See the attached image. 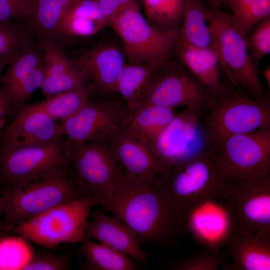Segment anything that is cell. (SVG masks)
Listing matches in <instances>:
<instances>
[{
  "mask_svg": "<svg viewBox=\"0 0 270 270\" xmlns=\"http://www.w3.org/2000/svg\"><path fill=\"white\" fill-rule=\"evenodd\" d=\"M98 206L133 230L140 242L170 246L184 231L182 214L171 199L154 184L135 176L125 174Z\"/></svg>",
  "mask_w": 270,
  "mask_h": 270,
  "instance_id": "6da1fadb",
  "label": "cell"
},
{
  "mask_svg": "<svg viewBox=\"0 0 270 270\" xmlns=\"http://www.w3.org/2000/svg\"><path fill=\"white\" fill-rule=\"evenodd\" d=\"M107 26L120 36L130 64H143L156 70L174 56L179 28L167 29L150 22L140 5L127 7L108 20Z\"/></svg>",
  "mask_w": 270,
  "mask_h": 270,
  "instance_id": "7a4b0ae2",
  "label": "cell"
},
{
  "mask_svg": "<svg viewBox=\"0 0 270 270\" xmlns=\"http://www.w3.org/2000/svg\"><path fill=\"white\" fill-rule=\"evenodd\" d=\"M212 11L208 22L211 47L228 82L255 99L270 102V92L262 84L259 69L250 58L246 36L236 26L230 14L220 9Z\"/></svg>",
  "mask_w": 270,
  "mask_h": 270,
  "instance_id": "3957f363",
  "label": "cell"
},
{
  "mask_svg": "<svg viewBox=\"0 0 270 270\" xmlns=\"http://www.w3.org/2000/svg\"><path fill=\"white\" fill-rule=\"evenodd\" d=\"M201 126L207 148L230 136L270 128V102L255 99L230 84L202 114Z\"/></svg>",
  "mask_w": 270,
  "mask_h": 270,
  "instance_id": "277c9868",
  "label": "cell"
},
{
  "mask_svg": "<svg viewBox=\"0 0 270 270\" xmlns=\"http://www.w3.org/2000/svg\"><path fill=\"white\" fill-rule=\"evenodd\" d=\"M153 184L182 212L198 199L210 194L228 192L235 183L220 171L208 150L174 166Z\"/></svg>",
  "mask_w": 270,
  "mask_h": 270,
  "instance_id": "5b68a950",
  "label": "cell"
},
{
  "mask_svg": "<svg viewBox=\"0 0 270 270\" xmlns=\"http://www.w3.org/2000/svg\"><path fill=\"white\" fill-rule=\"evenodd\" d=\"M0 192L6 204L4 232L64 202L81 198L73 174L5 186Z\"/></svg>",
  "mask_w": 270,
  "mask_h": 270,
  "instance_id": "8992f818",
  "label": "cell"
},
{
  "mask_svg": "<svg viewBox=\"0 0 270 270\" xmlns=\"http://www.w3.org/2000/svg\"><path fill=\"white\" fill-rule=\"evenodd\" d=\"M98 202L79 198L58 205L14 227L11 231L46 248L82 242L92 208Z\"/></svg>",
  "mask_w": 270,
  "mask_h": 270,
  "instance_id": "52a82bcc",
  "label": "cell"
},
{
  "mask_svg": "<svg viewBox=\"0 0 270 270\" xmlns=\"http://www.w3.org/2000/svg\"><path fill=\"white\" fill-rule=\"evenodd\" d=\"M72 174L64 140L16 148L0 147V188Z\"/></svg>",
  "mask_w": 270,
  "mask_h": 270,
  "instance_id": "ba28073f",
  "label": "cell"
},
{
  "mask_svg": "<svg viewBox=\"0 0 270 270\" xmlns=\"http://www.w3.org/2000/svg\"><path fill=\"white\" fill-rule=\"evenodd\" d=\"M208 150L222 173L235 184L270 175V128L228 136Z\"/></svg>",
  "mask_w": 270,
  "mask_h": 270,
  "instance_id": "9c48e42d",
  "label": "cell"
},
{
  "mask_svg": "<svg viewBox=\"0 0 270 270\" xmlns=\"http://www.w3.org/2000/svg\"><path fill=\"white\" fill-rule=\"evenodd\" d=\"M64 142L81 198L95 200L98 205L100 198L112 192L126 174L105 140Z\"/></svg>",
  "mask_w": 270,
  "mask_h": 270,
  "instance_id": "30bf717a",
  "label": "cell"
},
{
  "mask_svg": "<svg viewBox=\"0 0 270 270\" xmlns=\"http://www.w3.org/2000/svg\"><path fill=\"white\" fill-rule=\"evenodd\" d=\"M214 101L210 90L185 66L179 62L176 64L169 62L156 71L142 104H154L174 108L188 107L203 113Z\"/></svg>",
  "mask_w": 270,
  "mask_h": 270,
  "instance_id": "8fae6325",
  "label": "cell"
},
{
  "mask_svg": "<svg viewBox=\"0 0 270 270\" xmlns=\"http://www.w3.org/2000/svg\"><path fill=\"white\" fill-rule=\"evenodd\" d=\"M232 190L200 198L182 213L184 230L206 250L220 252L234 232L229 202Z\"/></svg>",
  "mask_w": 270,
  "mask_h": 270,
  "instance_id": "7c38bea8",
  "label": "cell"
},
{
  "mask_svg": "<svg viewBox=\"0 0 270 270\" xmlns=\"http://www.w3.org/2000/svg\"><path fill=\"white\" fill-rule=\"evenodd\" d=\"M202 114L198 110L184 108L176 112L154 140L150 148L163 172L160 176L176 164L207 150L201 126Z\"/></svg>",
  "mask_w": 270,
  "mask_h": 270,
  "instance_id": "4fadbf2b",
  "label": "cell"
},
{
  "mask_svg": "<svg viewBox=\"0 0 270 270\" xmlns=\"http://www.w3.org/2000/svg\"><path fill=\"white\" fill-rule=\"evenodd\" d=\"M130 110L122 100L94 102L90 100L78 111L60 122L64 140L79 144L104 140L122 127Z\"/></svg>",
  "mask_w": 270,
  "mask_h": 270,
  "instance_id": "5bb4252c",
  "label": "cell"
},
{
  "mask_svg": "<svg viewBox=\"0 0 270 270\" xmlns=\"http://www.w3.org/2000/svg\"><path fill=\"white\" fill-rule=\"evenodd\" d=\"M229 202L234 232L270 234V175L236 183Z\"/></svg>",
  "mask_w": 270,
  "mask_h": 270,
  "instance_id": "9a60e30c",
  "label": "cell"
},
{
  "mask_svg": "<svg viewBox=\"0 0 270 270\" xmlns=\"http://www.w3.org/2000/svg\"><path fill=\"white\" fill-rule=\"evenodd\" d=\"M60 124L33 104H24L0 138V147L16 148L62 140Z\"/></svg>",
  "mask_w": 270,
  "mask_h": 270,
  "instance_id": "2e32d148",
  "label": "cell"
},
{
  "mask_svg": "<svg viewBox=\"0 0 270 270\" xmlns=\"http://www.w3.org/2000/svg\"><path fill=\"white\" fill-rule=\"evenodd\" d=\"M104 140L126 174L151 184L162 174L150 146L140 137L121 127L110 133Z\"/></svg>",
  "mask_w": 270,
  "mask_h": 270,
  "instance_id": "e0dca14e",
  "label": "cell"
},
{
  "mask_svg": "<svg viewBox=\"0 0 270 270\" xmlns=\"http://www.w3.org/2000/svg\"><path fill=\"white\" fill-rule=\"evenodd\" d=\"M92 220L88 221L85 239L96 240L106 244L144 264L148 257L140 246L136 234L116 216H108L94 211Z\"/></svg>",
  "mask_w": 270,
  "mask_h": 270,
  "instance_id": "ac0fdd59",
  "label": "cell"
},
{
  "mask_svg": "<svg viewBox=\"0 0 270 270\" xmlns=\"http://www.w3.org/2000/svg\"><path fill=\"white\" fill-rule=\"evenodd\" d=\"M174 55L206 86L215 100L226 91L230 84L222 80L218 56L211 46H194L179 36Z\"/></svg>",
  "mask_w": 270,
  "mask_h": 270,
  "instance_id": "d6986e66",
  "label": "cell"
},
{
  "mask_svg": "<svg viewBox=\"0 0 270 270\" xmlns=\"http://www.w3.org/2000/svg\"><path fill=\"white\" fill-rule=\"evenodd\" d=\"M74 62L100 90L116 92L118 78L126 64L124 54L116 47L94 46L84 51Z\"/></svg>",
  "mask_w": 270,
  "mask_h": 270,
  "instance_id": "ffe728a7",
  "label": "cell"
},
{
  "mask_svg": "<svg viewBox=\"0 0 270 270\" xmlns=\"http://www.w3.org/2000/svg\"><path fill=\"white\" fill-rule=\"evenodd\" d=\"M226 246L232 258L229 270H270V234L234 232Z\"/></svg>",
  "mask_w": 270,
  "mask_h": 270,
  "instance_id": "44dd1931",
  "label": "cell"
},
{
  "mask_svg": "<svg viewBox=\"0 0 270 270\" xmlns=\"http://www.w3.org/2000/svg\"><path fill=\"white\" fill-rule=\"evenodd\" d=\"M106 26L98 0H76L63 17L58 36H91Z\"/></svg>",
  "mask_w": 270,
  "mask_h": 270,
  "instance_id": "7402d4cb",
  "label": "cell"
},
{
  "mask_svg": "<svg viewBox=\"0 0 270 270\" xmlns=\"http://www.w3.org/2000/svg\"><path fill=\"white\" fill-rule=\"evenodd\" d=\"M176 114L174 108L144 104L130 112L122 128L144 140L150 147Z\"/></svg>",
  "mask_w": 270,
  "mask_h": 270,
  "instance_id": "603a6c76",
  "label": "cell"
},
{
  "mask_svg": "<svg viewBox=\"0 0 270 270\" xmlns=\"http://www.w3.org/2000/svg\"><path fill=\"white\" fill-rule=\"evenodd\" d=\"M212 16L213 12L204 5L202 0H184L180 38L194 46H211L212 40L208 22Z\"/></svg>",
  "mask_w": 270,
  "mask_h": 270,
  "instance_id": "cb8c5ba5",
  "label": "cell"
},
{
  "mask_svg": "<svg viewBox=\"0 0 270 270\" xmlns=\"http://www.w3.org/2000/svg\"><path fill=\"white\" fill-rule=\"evenodd\" d=\"M156 71L146 65L124 64L117 80L116 92L130 111L144 104Z\"/></svg>",
  "mask_w": 270,
  "mask_h": 270,
  "instance_id": "d4e9b609",
  "label": "cell"
},
{
  "mask_svg": "<svg viewBox=\"0 0 270 270\" xmlns=\"http://www.w3.org/2000/svg\"><path fill=\"white\" fill-rule=\"evenodd\" d=\"M75 0H34L32 13L27 20L30 31L39 39L58 36L63 17Z\"/></svg>",
  "mask_w": 270,
  "mask_h": 270,
  "instance_id": "484cf974",
  "label": "cell"
},
{
  "mask_svg": "<svg viewBox=\"0 0 270 270\" xmlns=\"http://www.w3.org/2000/svg\"><path fill=\"white\" fill-rule=\"evenodd\" d=\"M80 248L84 258L83 270H135L138 269L130 257L106 244L85 239Z\"/></svg>",
  "mask_w": 270,
  "mask_h": 270,
  "instance_id": "4316f807",
  "label": "cell"
},
{
  "mask_svg": "<svg viewBox=\"0 0 270 270\" xmlns=\"http://www.w3.org/2000/svg\"><path fill=\"white\" fill-rule=\"evenodd\" d=\"M90 100L87 87H84L46 96L33 104L60 122L75 114Z\"/></svg>",
  "mask_w": 270,
  "mask_h": 270,
  "instance_id": "83f0119b",
  "label": "cell"
},
{
  "mask_svg": "<svg viewBox=\"0 0 270 270\" xmlns=\"http://www.w3.org/2000/svg\"><path fill=\"white\" fill-rule=\"evenodd\" d=\"M10 65L0 79L7 89L26 76L42 64L41 45L30 40L26 43L18 54L10 62Z\"/></svg>",
  "mask_w": 270,
  "mask_h": 270,
  "instance_id": "f1b7e54d",
  "label": "cell"
},
{
  "mask_svg": "<svg viewBox=\"0 0 270 270\" xmlns=\"http://www.w3.org/2000/svg\"><path fill=\"white\" fill-rule=\"evenodd\" d=\"M146 18L152 24L164 28L180 26L184 0H142Z\"/></svg>",
  "mask_w": 270,
  "mask_h": 270,
  "instance_id": "f546056e",
  "label": "cell"
},
{
  "mask_svg": "<svg viewBox=\"0 0 270 270\" xmlns=\"http://www.w3.org/2000/svg\"><path fill=\"white\" fill-rule=\"evenodd\" d=\"M232 20L246 36L252 28L270 16V0H228Z\"/></svg>",
  "mask_w": 270,
  "mask_h": 270,
  "instance_id": "4dcf8cb0",
  "label": "cell"
},
{
  "mask_svg": "<svg viewBox=\"0 0 270 270\" xmlns=\"http://www.w3.org/2000/svg\"><path fill=\"white\" fill-rule=\"evenodd\" d=\"M88 79L86 74L76 63L71 68L60 74L54 76H44L40 89L43 94L48 96L62 92L86 87Z\"/></svg>",
  "mask_w": 270,
  "mask_h": 270,
  "instance_id": "1f68e13d",
  "label": "cell"
},
{
  "mask_svg": "<svg viewBox=\"0 0 270 270\" xmlns=\"http://www.w3.org/2000/svg\"><path fill=\"white\" fill-rule=\"evenodd\" d=\"M11 22H0V64L10 63L30 38Z\"/></svg>",
  "mask_w": 270,
  "mask_h": 270,
  "instance_id": "d6a6232c",
  "label": "cell"
},
{
  "mask_svg": "<svg viewBox=\"0 0 270 270\" xmlns=\"http://www.w3.org/2000/svg\"><path fill=\"white\" fill-rule=\"evenodd\" d=\"M42 49L44 76L60 74L73 67L76 63L70 60L64 52L52 39H40Z\"/></svg>",
  "mask_w": 270,
  "mask_h": 270,
  "instance_id": "836d02e7",
  "label": "cell"
},
{
  "mask_svg": "<svg viewBox=\"0 0 270 270\" xmlns=\"http://www.w3.org/2000/svg\"><path fill=\"white\" fill-rule=\"evenodd\" d=\"M44 78L43 63L30 74L11 87L5 89L12 106L20 108L38 88H40Z\"/></svg>",
  "mask_w": 270,
  "mask_h": 270,
  "instance_id": "e575fe53",
  "label": "cell"
},
{
  "mask_svg": "<svg viewBox=\"0 0 270 270\" xmlns=\"http://www.w3.org/2000/svg\"><path fill=\"white\" fill-rule=\"evenodd\" d=\"M250 58L259 69L261 60L270 53V16L256 24L252 34L246 36Z\"/></svg>",
  "mask_w": 270,
  "mask_h": 270,
  "instance_id": "d590c367",
  "label": "cell"
},
{
  "mask_svg": "<svg viewBox=\"0 0 270 270\" xmlns=\"http://www.w3.org/2000/svg\"><path fill=\"white\" fill-rule=\"evenodd\" d=\"M226 255L221 252H214L206 250L204 252L180 261L172 266L174 270H216Z\"/></svg>",
  "mask_w": 270,
  "mask_h": 270,
  "instance_id": "8d00e7d4",
  "label": "cell"
},
{
  "mask_svg": "<svg viewBox=\"0 0 270 270\" xmlns=\"http://www.w3.org/2000/svg\"><path fill=\"white\" fill-rule=\"evenodd\" d=\"M70 265L68 254L54 256L50 253L38 254L30 258L20 268V270H65Z\"/></svg>",
  "mask_w": 270,
  "mask_h": 270,
  "instance_id": "74e56055",
  "label": "cell"
},
{
  "mask_svg": "<svg viewBox=\"0 0 270 270\" xmlns=\"http://www.w3.org/2000/svg\"><path fill=\"white\" fill-rule=\"evenodd\" d=\"M34 0H0V22L26 20L34 10Z\"/></svg>",
  "mask_w": 270,
  "mask_h": 270,
  "instance_id": "f35d334b",
  "label": "cell"
},
{
  "mask_svg": "<svg viewBox=\"0 0 270 270\" xmlns=\"http://www.w3.org/2000/svg\"><path fill=\"white\" fill-rule=\"evenodd\" d=\"M107 22L122 10L130 6L140 5L139 0H98Z\"/></svg>",
  "mask_w": 270,
  "mask_h": 270,
  "instance_id": "ab89813d",
  "label": "cell"
},
{
  "mask_svg": "<svg viewBox=\"0 0 270 270\" xmlns=\"http://www.w3.org/2000/svg\"><path fill=\"white\" fill-rule=\"evenodd\" d=\"M11 107V104L5 88L2 86H0V136Z\"/></svg>",
  "mask_w": 270,
  "mask_h": 270,
  "instance_id": "60d3db41",
  "label": "cell"
},
{
  "mask_svg": "<svg viewBox=\"0 0 270 270\" xmlns=\"http://www.w3.org/2000/svg\"><path fill=\"white\" fill-rule=\"evenodd\" d=\"M209 10H215L220 9L221 7L224 4H228V0H206Z\"/></svg>",
  "mask_w": 270,
  "mask_h": 270,
  "instance_id": "b9f144b4",
  "label": "cell"
},
{
  "mask_svg": "<svg viewBox=\"0 0 270 270\" xmlns=\"http://www.w3.org/2000/svg\"><path fill=\"white\" fill-rule=\"evenodd\" d=\"M6 202L0 192V236L2 234V232H4L2 230V222L3 216L6 210Z\"/></svg>",
  "mask_w": 270,
  "mask_h": 270,
  "instance_id": "7bdbcfd3",
  "label": "cell"
},
{
  "mask_svg": "<svg viewBox=\"0 0 270 270\" xmlns=\"http://www.w3.org/2000/svg\"><path fill=\"white\" fill-rule=\"evenodd\" d=\"M259 72H260L264 76L266 82L268 86V89L270 90V67L268 66L266 69L260 72L259 70Z\"/></svg>",
  "mask_w": 270,
  "mask_h": 270,
  "instance_id": "ee69618b",
  "label": "cell"
},
{
  "mask_svg": "<svg viewBox=\"0 0 270 270\" xmlns=\"http://www.w3.org/2000/svg\"><path fill=\"white\" fill-rule=\"evenodd\" d=\"M9 62H5L0 64V72L4 68V67L8 64Z\"/></svg>",
  "mask_w": 270,
  "mask_h": 270,
  "instance_id": "f6af8a7d",
  "label": "cell"
},
{
  "mask_svg": "<svg viewBox=\"0 0 270 270\" xmlns=\"http://www.w3.org/2000/svg\"></svg>",
  "mask_w": 270,
  "mask_h": 270,
  "instance_id": "bcb514c9",
  "label": "cell"
}]
</instances>
